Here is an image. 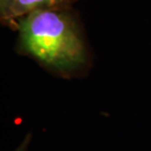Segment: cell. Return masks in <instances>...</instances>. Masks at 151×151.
Here are the masks:
<instances>
[{
    "instance_id": "6da1fadb",
    "label": "cell",
    "mask_w": 151,
    "mask_h": 151,
    "mask_svg": "<svg viewBox=\"0 0 151 151\" xmlns=\"http://www.w3.org/2000/svg\"><path fill=\"white\" fill-rule=\"evenodd\" d=\"M21 46L42 65L68 75L86 62L74 21L59 9H39L19 21Z\"/></svg>"
},
{
    "instance_id": "7a4b0ae2",
    "label": "cell",
    "mask_w": 151,
    "mask_h": 151,
    "mask_svg": "<svg viewBox=\"0 0 151 151\" xmlns=\"http://www.w3.org/2000/svg\"><path fill=\"white\" fill-rule=\"evenodd\" d=\"M72 1L74 0H14L12 5L1 15V17L6 21H12L39 9H59Z\"/></svg>"
},
{
    "instance_id": "3957f363",
    "label": "cell",
    "mask_w": 151,
    "mask_h": 151,
    "mask_svg": "<svg viewBox=\"0 0 151 151\" xmlns=\"http://www.w3.org/2000/svg\"><path fill=\"white\" fill-rule=\"evenodd\" d=\"M32 137V132H28V134L25 135V137L23 138L22 142H21L13 151H29V144H31Z\"/></svg>"
},
{
    "instance_id": "277c9868",
    "label": "cell",
    "mask_w": 151,
    "mask_h": 151,
    "mask_svg": "<svg viewBox=\"0 0 151 151\" xmlns=\"http://www.w3.org/2000/svg\"><path fill=\"white\" fill-rule=\"evenodd\" d=\"M13 2L14 0H0V12H1V15H3L8 10Z\"/></svg>"
}]
</instances>
